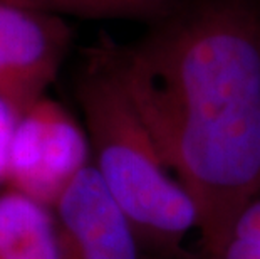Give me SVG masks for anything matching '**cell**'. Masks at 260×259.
<instances>
[{
  "instance_id": "8992f818",
  "label": "cell",
  "mask_w": 260,
  "mask_h": 259,
  "mask_svg": "<svg viewBox=\"0 0 260 259\" xmlns=\"http://www.w3.org/2000/svg\"><path fill=\"white\" fill-rule=\"evenodd\" d=\"M0 259H74L56 207L5 185L0 190Z\"/></svg>"
},
{
  "instance_id": "3957f363",
  "label": "cell",
  "mask_w": 260,
  "mask_h": 259,
  "mask_svg": "<svg viewBox=\"0 0 260 259\" xmlns=\"http://www.w3.org/2000/svg\"><path fill=\"white\" fill-rule=\"evenodd\" d=\"M91 163L86 128L62 104L44 96L17 121L4 184L54 207Z\"/></svg>"
},
{
  "instance_id": "6da1fadb",
  "label": "cell",
  "mask_w": 260,
  "mask_h": 259,
  "mask_svg": "<svg viewBox=\"0 0 260 259\" xmlns=\"http://www.w3.org/2000/svg\"><path fill=\"white\" fill-rule=\"evenodd\" d=\"M113 66L215 256L260 195V0H186Z\"/></svg>"
},
{
  "instance_id": "5b68a950",
  "label": "cell",
  "mask_w": 260,
  "mask_h": 259,
  "mask_svg": "<svg viewBox=\"0 0 260 259\" xmlns=\"http://www.w3.org/2000/svg\"><path fill=\"white\" fill-rule=\"evenodd\" d=\"M54 207L74 259H151L92 163L71 182Z\"/></svg>"
},
{
  "instance_id": "ba28073f",
  "label": "cell",
  "mask_w": 260,
  "mask_h": 259,
  "mask_svg": "<svg viewBox=\"0 0 260 259\" xmlns=\"http://www.w3.org/2000/svg\"><path fill=\"white\" fill-rule=\"evenodd\" d=\"M19 117L4 100H0V182H5L9 153Z\"/></svg>"
},
{
  "instance_id": "30bf717a",
  "label": "cell",
  "mask_w": 260,
  "mask_h": 259,
  "mask_svg": "<svg viewBox=\"0 0 260 259\" xmlns=\"http://www.w3.org/2000/svg\"><path fill=\"white\" fill-rule=\"evenodd\" d=\"M205 259H260V241L232 236L217 254Z\"/></svg>"
},
{
  "instance_id": "9c48e42d",
  "label": "cell",
  "mask_w": 260,
  "mask_h": 259,
  "mask_svg": "<svg viewBox=\"0 0 260 259\" xmlns=\"http://www.w3.org/2000/svg\"><path fill=\"white\" fill-rule=\"evenodd\" d=\"M252 239L260 241V195H257L252 202H248L245 209L239 214L234 227H232L230 238Z\"/></svg>"
},
{
  "instance_id": "52a82bcc",
  "label": "cell",
  "mask_w": 260,
  "mask_h": 259,
  "mask_svg": "<svg viewBox=\"0 0 260 259\" xmlns=\"http://www.w3.org/2000/svg\"><path fill=\"white\" fill-rule=\"evenodd\" d=\"M52 14L86 19H129L156 22L173 14L186 0H19Z\"/></svg>"
},
{
  "instance_id": "277c9868",
  "label": "cell",
  "mask_w": 260,
  "mask_h": 259,
  "mask_svg": "<svg viewBox=\"0 0 260 259\" xmlns=\"http://www.w3.org/2000/svg\"><path fill=\"white\" fill-rule=\"evenodd\" d=\"M73 42L57 14L0 0V100L20 118L46 96Z\"/></svg>"
},
{
  "instance_id": "7a4b0ae2",
  "label": "cell",
  "mask_w": 260,
  "mask_h": 259,
  "mask_svg": "<svg viewBox=\"0 0 260 259\" xmlns=\"http://www.w3.org/2000/svg\"><path fill=\"white\" fill-rule=\"evenodd\" d=\"M84 114L92 167L156 259H183V241L198 231V212L170 172L145 121L116 73L104 44L89 54L74 82Z\"/></svg>"
}]
</instances>
